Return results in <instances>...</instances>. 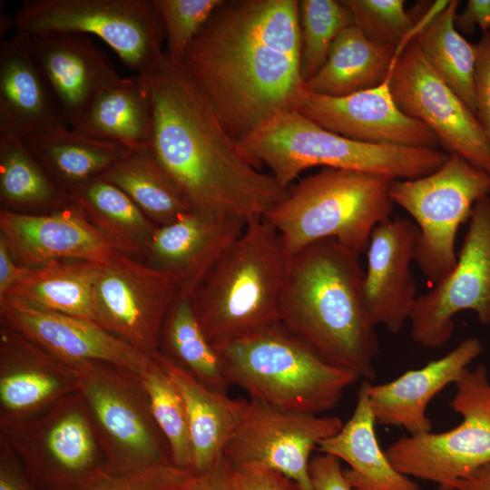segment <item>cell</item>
Masks as SVG:
<instances>
[{
  "mask_svg": "<svg viewBox=\"0 0 490 490\" xmlns=\"http://www.w3.org/2000/svg\"><path fill=\"white\" fill-rule=\"evenodd\" d=\"M174 490H232L224 459L201 473H192Z\"/></svg>",
  "mask_w": 490,
  "mask_h": 490,
  "instance_id": "obj_47",
  "label": "cell"
},
{
  "mask_svg": "<svg viewBox=\"0 0 490 490\" xmlns=\"http://www.w3.org/2000/svg\"><path fill=\"white\" fill-rule=\"evenodd\" d=\"M179 292L173 276L120 252L101 266L96 278L94 322L154 357L161 350L164 321Z\"/></svg>",
  "mask_w": 490,
  "mask_h": 490,
  "instance_id": "obj_14",
  "label": "cell"
},
{
  "mask_svg": "<svg viewBox=\"0 0 490 490\" xmlns=\"http://www.w3.org/2000/svg\"><path fill=\"white\" fill-rule=\"evenodd\" d=\"M300 74L304 84L323 66L339 33L354 24L343 1L299 0Z\"/></svg>",
  "mask_w": 490,
  "mask_h": 490,
  "instance_id": "obj_38",
  "label": "cell"
},
{
  "mask_svg": "<svg viewBox=\"0 0 490 490\" xmlns=\"http://www.w3.org/2000/svg\"><path fill=\"white\" fill-rule=\"evenodd\" d=\"M359 256L329 238L289 258L279 321L328 362L369 381L379 343L364 305Z\"/></svg>",
  "mask_w": 490,
  "mask_h": 490,
  "instance_id": "obj_3",
  "label": "cell"
},
{
  "mask_svg": "<svg viewBox=\"0 0 490 490\" xmlns=\"http://www.w3.org/2000/svg\"><path fill=\"white\" fill-rule=\"evenodd\" d=\"M0 236L24 267L61 260L106 265L122 252L73 201L48 214L2 209Z\"/></svg>",
  "mask_w": 490,
  "mask_h": 490,
  "instance_id": "obj_19",
  "label": "cell"
},
{
  "mask_svg": "<svg viewBox=\"0 0 490 490\" xmlns=\"http://www.w3.org/2000/svg\"><path fill=\"white\" fill-rule=\"evenodd\" d=\"M289 259L264 218L246 224L191 294L198 321L217 349L279 322Z\"/></svg>",
  "mask_w": 490,
  "mask_h": 490,
  "instance_id": "obj_4",
  "label": "cell"
},
{
  "mask_svg": "<svg viewBox=\"0 0 490 490\" xmlns=\"http://www.w3.org/2000/svg\"><path fill=\"white\" fill-rule=\"evenodd\" d=\"M397 48L369 40L354 24L335 39L320 70L305 89L312 93L341 97L383 83L396 60Z\"/></svg>",
  "mask_w": 490,
  "mask_h": 490,
  "instance_id": "obj_28",
  "label": "cell"
},
{
  "mask_svg": "<svg viewBox=\"0 0 490 490\" xmlns=\"http://www.w3.org/2000/svg\"><path fill=\"white\" fill-rule=\"evenodd\" d=\"M61 124L29 35L15 32L0 43V132L24 138Z\"/></svg>",
  "mask_w": 490,
  "mask_h": 490,
  "instance_id": "obj_25",
  "label": "cell"
},
{
  "mask_svg": "<svg viewBox=\"0 0 490 490\" xmlns=\"http://www.w3.org/2000/svg\"><path fill=\"white\" fill-rule=\"evenodd\" d=\"M388 83L398 108L431 129L446 152L490 173V143L476 115L435 72L415 40L396 58Z\"/></svg>",
  "mask_w": 490,
  "mask_h": 490,
  "instance_id": "obj_16",
  "label": "cell"
},
{
  "mask_svg": "<svg viewBox=\"0 0 490 490\" xmlns=\"http://www.w3.org/2000/svg\"><path fill=\"white\" fill-rule=\"evenodd\" d=\"M354 24L371 41L397 48V56L413 38L416 18L404 0H343Z\"/></svg>",
  "mask_w": 490,
  "mask_h": 490,
  "instance_id": "obj_39",
  "label": "cell"
},
{
  "mask_svg": "<svg viewBox=\"0 0 490 490\" xmlns=\"http://www.w3.org/2000/svg\"><path fill=\"white\" fill-rule=\"evenodd\" d=\"M459 33L472 34L478 27L483 34L490 31V0H468L466 7L455 17Z\"/></svg>",
  "mask_w": 490,
  "mask_h": 490,
  "instance_id": "obj_46",
  "label": "cell"
},
{
  "mask_svg": "<svg viewBox=\"0 0 490 490\" xmlns=\"http://www.w3.org/2000/svg\"><path fill=\"white\" fill-rule=\"evenodd\" d=\"M22 139L67 191L101 176L130 150L116 142L83 135L65 124Z\"/></svg>",
  "mask_w": 490,
  "mask_h": 490,
  "instance_id": "obj_32",
  "label": "cell"
},
{
  "mask_svg": "<svg viewBox=\"0 0 490 490\" xmlns=\"http://www.w3.org/2000/svg\"><path fill=\"white\" fill-rule=\"evenodd\" d=\"M223 1L152 0L165 33L164 52L182 62L193 39Z\"/></svg>",
  "mask_w": 490,
  "mask_h": 490,
  "instance_id": "obj_40",
  "label": "cell"
},
{
  "mask_svg": "<svg viewBox=\"0 0 490 490\" xmlns=\"http://www.w3.org/2000/svg\"><path fill=\"white\" fill-rule=\"evenodd\" d=\"M101 266L74 260L21 266L19 277L6 295L38 309L94 322L93 289Z\"/></svg>",
  "mask_w": 490,
  "mask_h": 490,
  "instance_id": "obj_30",
  "label": "cell"
},
{
  "mask_svg": "<svg viewBox=\"0 0 490 490\" xmlns=\"http://www.w3.org/2000/svg\"><path fill=\"white\" fill-rule=\"evenodd\" d=\"M464 310L490 324V195L474 205L452 271L416 298L409 317L412 340L426 348L444 347L453 336L454 317Z\"/></svg>",
  "mask_w": 490,
  "mask_h": 490,
  "instance_id": "obj_15",
  "label": "cell"
},
{
  "mask_svg": "<svg viewBox=\"0 0 490 490\" xmlns=\"http://www.w3.org/2000/svg\"><path fill=\"white\" fill-rule=\"evenodd\" d=\"M225 466L232 490H304L282 473L265 466H232L226 462Z\"/></svg>",
  "mask_w": 490,
  "mask_h": 490,
  "instance_id": "obj_42",
  "label": "cell"
},
{
  "mask_svg": "<svg viewBox=\"0 0 490 490\" xmlns=\"http://www.w3.org/2000/svg\"><path fill=\"white\" fill-rule=\"evenodd\" d=\"M392 181L364 172L325 168L289 187L264 218L279 233L288 259L329 238L361 254L375 227L392 215Z\"/></svg>",
  "mask_w": 490,
  "mask_h": 490,
  "instance_id": "obj_6",
  "label": "cell"
},
{
  "mask_svg": "<svg viewBox=\"0 0 490 490\" xmlns=\"http://www.w3.org/2000/svg\"><path fill=\"white\" fill-rule=\"evenodd\" d=\"M420 4L414 40L435 72L475 114V49L455 26L460 2L437 1L426 12Z\"/></svg>",
  "mask_w": 490,
  "mask_h": 490,
  "instance_id": "obj_29",
  "label": "cell"
},
{
  "mask_svg": "<svg viewBox=\"0 0 490 490\" xmlns=\"http://www.w3.org/2000/svg\"><path fill=\"white\" fill-rule=\"evenodd\" d=\"M451 407L462 416L441 433L404 436L386 455L401 474L455 490L459 482L490 463V380L484 365L469 368L455 383Z\"/></svg>",
  "mask_w": 490,
  "mask_h": 490,
  "instance_id": "obj_12",
  "label": "cell"
},
{
  "mask_svg": "<svg viewBox=\"0 0 490 490\" xmlns=\"http://www.w3.org/2000/svg\"><path fill=\"white\" fill-rule=\"evenodd\" d=\"M21 266L15 261L5 240L0 236V299L4 298L19 277Z\"/></svg>",
  "mask_w": 490,
  "mask_h": 490,
  "instance_id": "obj_48",
  "label": "cell"
},
{
  "mask_svg": "<svg viewBox=\"0 0 490 490\" xmlns=\"http://www.w3.org/2000/svg\"><path fill=\"white\" fill-rule=\"evenodd\" d=\"M343 426L335 416L279 408L261 400L241 398L239 422L223 452L232 466H261L312 490L309 465L318 444Z\"/></svg>",
  "mask_w": 490,
  "mask_h": 490,
  "instance_id": "obj_13",
  "label": "cell"
},
{
  "mask_svg": "<svg viewBox=\"0 0 490 490\" xmlns=\"http://www.w3.org/2000/svg\"><path fill=\"white\" fill-rule=\"evenodd\" d=\"M298 112L329 132L360 142L429 148L439 144L431 129L398 108L388 76L376 87L341 97L305 89Z\"/></svg>",
  "mask_w": 490,
  "mask_h": 490,
  "instance_id": "obj_18",
  "label": "cell"
},
{
  "mask_svg": "<svg viewBox=\"0 0 490 490\" xmlns=\"http://www.w3.org/2000/svg\"><path fill=\"white\" fill-rule=\"evenodd\" d=\"M489 195L490 173L458 155L423 177L392 181V201L411 215L418 230L414 261L433 285L454 269L457 231L475 202Z\"/></svg>",
  "mask_w": 490,
  "mask_h": 490,
  "instance_id": "obj_10",
  "label": "cell"
},
{
  "mask_svg": "<svg viewBox=\"0 0 490 490\" xmlns=\"http://www.w3.org/2000/svg\"><path fill=\"white\" fill-rule=\"evenodd\" d=\"M72 368L108 473L125 475L172 464L138 373L98 361Z\"/></svg>",
  "mask_w": 490,
  "mask_h": 490,
  "instance_id": "obj_8",
  "label": "cell"
},
{
  "mask_svg": "<svg viewBox=\"0 0 490 490\" xmlns=\"http://www.w3.org/2000/svg\"><path fill=\"white\" fill-rule=\"evenodd\" d=\"M246 224L238 219L189 211L158 226L145 254L150 266L173 276L180 291L191 295L221 254L240 237Z\"/></svg>",
  "mask_w": 490,
  "mask_h": 490,
  "instance_id": "obj_24",
  "label": "cell"
},
{
  "mask_svg": "<svg viewBox=\"0 0 490 490\" xmlns=\"http://www.w3.org/2000/svg\"><path fill=\"white\" fill-rule=\"evenodd\" d=\"M182 64L238 143L276 116L298 111L299 0H224Z\"/></svg>",
  "mask_w": 490,
  "mask_h": 490,
  "instance_id": "obj_1",
  "label": "cell"
},
{
  "mask_svg": "<svg viewBox=\"0 0 490 490\" xmlns=\"http://www.w3.org/2000/svg\"><path fill=\"white\" fill-rule=\"evenodd\" d=\"M239 144L259 165L265 164L286 189L302 172L315 166L410 180L436 171L450 156L436 148L349 139L320 127L298 111L276 116Z\"/></svg>",
  "mask_w": 490,
  "mask_h": 490,
  "instance_id": "obj_5",
  "label": "cell"
},
{
  "mask_svg": "<svg viewBox=\"0 0 490 490\" xmlns=\"http://www.w3.org/2000/svg\"><path fill=\"white\" fill-rule=\"evenodd\" d=\"M138 375L148 396L153 418L168 445L172 464L193 472V448L186 407L180 391L154 357L147 359Z\"/></svg>",
  "mask_w": 490,
  "mask_h": 490,
  "instance_id": "obj_37",
  "label": "cell"
},
{
  "mask_svg": "<svg viewBox=\"0 0 490 490\" xmlns=\"http://www.w3.org/2000/svg\"><path fill=\"white\" fill-rule=\"evenodd\" d=\"M154 358L182 397L193 448V472H204L223 459L240 419L241 398L210 388L161 350Z\"/></svg>",
  "mask_w": 490,
  "mask_h": 490,
  "instance_id": "obj_26",
  "label": "cell"
},
{
  "mask_svg": "<svg viewBox=\"0 0 490 490\" xmlns=\"http://www.w3.org/2000/svg\"><path fill=\"white\" fill-rule=\"evenodd\" d=\"M68 192L73 202L122 252L146 253L158 226L121 189L99 176Z\"/></svg>",
  "mask_w": 490,
  "mask_h": 490,
  "instance_id": "obj_33",
  "label": "cell"
},
{
  "mask_svg": "<svg viewBox=\"0 0 490 490\" xmlns=\"http://www.w3.org/2000/svg\"><path fill=\"white\" fill-rule=\"evenodd\" d=\"M309 475L312 490H357L347 480L340 460L332 455L311 456Z\"/></svg>",
  "mask_w": 490,
  "mask_h": 490,
  "instance_id": "obj_44",
  "label": "cell"
},
{
  "mask_svg": "<svg viewBox=\"0 0 490 490\" xmlns=\"http://www.w3.org/2000/svg\"><path fill=\"white\" fill-rule=\"evenodd\" d=\"M0 197L5 210H59L72 203L65 191L24 140L0 132Z\"/></svg>",
  "mask_w": 490,
  "mask_h": 490,
  "instance_id": "obj_34",
  "label": "cell"
},
{
  "mask_svg": "<svg viewBox=\"0 0 490 490\" xmlns=\"http://www.w3.org/2000/svg\"><path fill=\"white\" fill-rule=\"evenodd\" d=\"M1 325L70 367L105 362L139 373L151 357L92 320L38 309L17 297L0 299Z\"/></svg>",
  "mask_w": 490,
  "mask_h": 490,
  "instance_id": "obj_17",
  "label": "cell"
},
{
  "mask_svg": "<svg viewBox=\"0 0 490 490\" xmlns=\"http://www.w3.org/2000/svg\"><path fill=\"white\" fill-rule=\"evenodd\" d=\"M455 490H490V463L462 479Z\"/></svg>",
  "mask_w": 490,
  "mask_h": 490,
  "instance_id": "obj_49",
  "label": "cell"
},
{
  "mask_svg": "<svg viewBox=\"0 0 490 490\" xmlns=\"http://www.w3.org/2000/svg\"><path fill=\"white\" fill-rule=\"evenodd\" d=\"M0 490H36L9 446L0 439Z\"/></svg>",
  "mask_w": 490,
  "mask_h": 490,
  "instance_id": "obj_45",
  "label": "cell"
},
{
  "mask_svg": "<svg viewBox=\"0 0 490 490\" xmlns=\"http://www.w3.org/2000/svg\"><path fill=\"white\" fill-rule=\"evenodd\" d=\"M101 177L126 193L157 226L191 211L148 145L129 150Z\"/></svg>",
  "mask_w": 490,
  "mask_h": 490,
  "instance_id": "obj_35",
  "label": "cell"
},
{
  "mask_svg": "<svg viewBox=\"0 0 490 490\" xmlns=\"http://www.w3.org/2000/svg\"><path fill=\"white\" fill-rule=\"evenodd\" d=\"M364 381L352 416L334 436L321 441L317 451L348 463L345 476L357 490H421L399 473L382 450L376 436L373 416Z\"/></svg>",
  "mask_w": 490,
  "mask_h": 490,
  "instance_id": "obj_27",
  "label": "cell"
},
{
  "mask_svg": "<svg viewBox=\"0 0 490 490\" xmlns=\"http://www.w3.org/2000/svg\"><path fill=\"white\" fill-rule=\"evenodd\" d=\"M12 27L30 35L94 34L137 74L164 52L165 33L152 0H25Z\"/></svg>",
  "mask_w": 490,
  "mask_h": 490,
  "instance_id": "obj_11",
  "label": "cell"
},
{
  "mask_svg": "<svg viewBox=\"0 0 490 490\" xmlns=\"http://www.w3.org/2000/svg\"><path fill=\"white\" fill-rule=\"evenodd\" d=\"M137 75L151 103L148 146L191 211L248 223L287 196L228 133L182 62L163 52Z\"/></svg>",
  "mask_w": 490,
  "mask_h": 490,
  "instance_id": "obj_2",
  "label": "cell"
},
{
  "mask_svg": "<svg viewBox=\"0 0 490 490\" xmlns=\"http://www.w3.org/2000/svg\"><path fill=\"white\" fill-rule=\"evenodd\" d=\"M76 391L74 368L1 325L0 427L34 416Z\"/></svg>",
  "mask_w": 490,
  "mask_h": 490,
  "instance_id": "obj_22",
  "label": "cell"
},
{
  "mask_svg": "<svg viewBox=\"0 0 490 490\" xmlns=\"http://www.w3.org/2000/svg\"><path fill=\"white\" fill-rule=\"evenodd\" d=\"M164 355L177 362L210 388L226 392L230 386L216 348L208 340L196 317L191 295L179 292L162 332Z\"/></svg>",
  "mask_w": 490,
  "mask_h": 490,
  "instance_id": "obj_36",
  "label": "cell"
},
{
  "mask_svg": "<svg viewBox=\"0 0 490 490\" xmlns=\"http://www.w3.org/2000/svg\"><path fill=\"white\" fill-rule=\"evenodd\" d=\"M28 35L33 55L60 116L71 127L98 94L122 78L105 54L85 34Z\"/></svg>",
  "mask_w": 490,
  "mask_h": 490,
  "instance_id": "obj_21",
  "label": "cell"
},
{
  "mask_svg": "<svg viewBox=\"0 0 490 490\" xmlns=\"http://www.w3.org/2000/svg\"><path fill=\"white\" fill-rule=\"evenodd\" d=\"M483 351L476 338H468L453 350L426 366L412 369L392 381L367 383V392L376 423L402 427L410 436L431 431L426 416L431 399L449 384H455Z\"/></svg>",
  "mask_w": 490,
  "mask_h": 490,
  "instance_id": "obj_23",
  "label": "cell"
},
{
  "mask_svg": "<svg viewBox=\"0 0 490 490\" xmlns=\"http://www.w3.org/2000/svg\"><path fill=\"white\" fill-rule=\"evenodd\" d=\"M418 237L416 225L390 217L373 230L367 251L363 300L371 322L398 334L418 295L410 264Z\"/></svg>",
  "mask_w": 490,
  "mask_h": 490,
  "instance_id": "obj_20",
  "label": "cell"
},
{
  "mask_svg": "<svg viewBox=\"0 0 490 490\" xmlns=\"http://www.w3.org/2000/svg\"><path fill=\"white\" fill-rule=\"evenodd\" d=\"M216 350L230 385L291 411L329 410L359 378L328 362L280 321Z\"/></svg>",
  "mask_w": 490,
  "mask_h": 490,
  "instance_id": "obj_7",
  "label": "cell"
},
{
  "mask_svg": "<svg viewBox=\"0 0 490 490\" xmlns=\"http://www.w3.org/2000/svg\"><path fill=\"white\" fill-rule=\"evenodd\" d=\"M36 490H83L106 462L79 391L28 419L0 427Z\"/></svg>",
  "mask_w": 490,
  "mask_h": 490,
  "instance_id": "obj_9",
  "label": "cell"
},
{
  "mask_svg": "<svg viewBox=\"0 0 490 490\" xmlns=\"http://www.w3.org/2000/svg\"><path fill=\"white\" fill-rule=\"evenodd\" d=\"M151 123L147 88L136 74L122 77L104 89L71 129L133 150L148 145Z\"/></svg>",
  "mask_w": 490,
  "mask_h": 490,
  "instance_id": "obj_31",
  "label": "cell"
},
{
  "mask_svg": "<svg viewBox=\"0 0 490 490\" xmlns=\"http://www.w3.org/2000/svg\"><path fill=\"white\" fill-rule=\"evenodd\" d=\"M437 490H452L446 486H443V485H439L438 489Z\"/></svg>",
  "mask_w": 490,
  "mask_h": 490,
  "instance_id": "obj_50",
  "label": "cell"
},
{
  "mask_svg": "<svg viewBox=\"0 0 490 490\" xmlns=\"http://www.w3.org/2000/svg\"><path fill=\"white\" fill-rule=\"evenodd\" d=\"M192 473L172 464L125 475L104 471L83 490H174Z\"/></svg>",
  "mask_w": 490,
  "mask_h": 490,
  "instance_id": "obj_41",
  "label": "cell"
},
{
  "mask_svg": "<svg viewBox=\"0 0 490 490\" xmlns=\"http://www.w3.org/2000/svg\"><path fill=\"white\" fill-rule=\"evenodd\" d=\"M474 90L476 117L490 143V31L475 44Z\"/></svg>",
  "mask_w": 490,
  "mask_h": 490,
  "instance_id": "obj_43",
  "label": "cell"
}]
</instances>
